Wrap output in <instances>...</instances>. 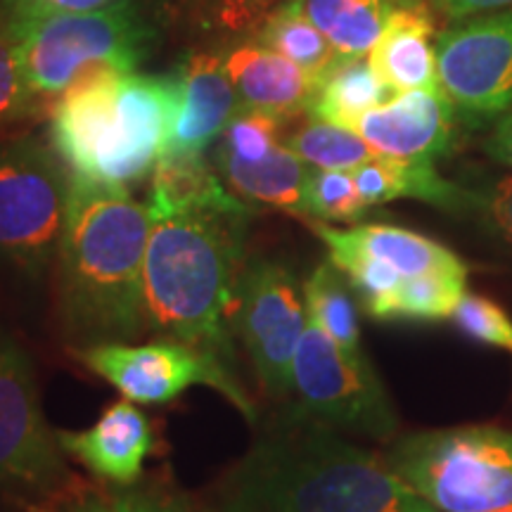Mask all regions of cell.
Segmentation results:
<instances>
[{
    "label": "cell",
    "instance_id": "cell-1",
    "mask_svg": "<svg viewBox=\"0 0 512 512\" xmlns=\"http://www.w3.org/2000/svg\"><path fill=\"white\" fill-rule=\"evenodd\" d=\"M219 512H439L384 456L292 408L254 439L221 489Z\"/></svg>",
    "mask_w": 512,
    "mask_h": 512
},
{
    "label": "cell",
    "instance_id": "cell-2",
    "mask_svg": "<svg viewBox=\"0 0 512 512\" xmlns=\"http://www.w3.org/2000/svg\"><path fill=\"white\" fill-rule=\"evenodd\" d=\"M152 219L121 185L72 176L55 259L57 316L72 349L147 332L143 268Z\"/></svg>",
    "mask_w": 512,
    "mask_h": 512
},
{
    "label": "cell",
    "instance_id": "cell-3",
    "mask_svg": "<svg viewBox=\"0 0 512 512\" xmlns=\"http://www.w3.org/2000/svg\"><path fill=\"white\" fill-rule=\"evenodd\" d=\"M252 209H192L152 221L143 294L147 330L207 351L233 370L235 285Z\"/></svg>",
    "mask_w": 512,
    "mask_h": 512
},
{
    "label": "cell",
    "instance_id": "cell-4",
    "mask_svg": "<svg viewBox=\"0 0 512 512\" xmlns=\"http://www.w3.org/2000/svg\"><path fill=\"white\" fill-rule=\"evenodd\" d=\"M171 121L169 74L98 72L50 107V147L72 176L128 188L152 174Z\"/></svg>",
    "mask_w": 512,
    "mask_h": 512
},
{
    "label": "cell",
    "instance_id": "cell-5",
    "mask_svg": "<svg viewBox=\"0 0 512 512\" xmlns=\"http://www.w3.org/2000/svg\"><path fill=\"white\" fill-rule=\"evenodd\" d=\"M5 24L17 43L24 79L48 114L86 76L131 74L159 38L157 19L140 0H117L91 12H64Z\"/></svg>",
    "mask_w": 512,
    "mask_h": 512
},
{
    "label": "cell",
    "instance_id": "cell-6",
    "mask_svg": "<svg viewBox=\"0 0 512 512\" xmlns=\"http://www.w3.org/2000/svg\"><path fill=\"white\" fill-rule=\"evenodd\" d=\"M384 460L439 512H494L512 505V432L453 427L396 439Z\"/></svg>",
    "mask_w": 512,
    "mask_h": 512
},
{
    "label": "cell",
    "instance_id": "cell-7",
    "mask_svg": "<svg viewBox=\"0 0 512 512\" xmlns=\"http://www.w3.org/2000/svg\"><path fill=\"white\" fill-rule=\"evenodd\" d=\"M69 192L72 174L53 147L31 138L0 145V264L27 278L55 266Z\"/></svg>",
    "mask_w": 512,
    "mask_h": 512
},
{
    "label": "cell",
    "instance_id": "cell-8",
    "mask_svg": "<svg viewBox=\"0 0 512 512\" xmlns=\"http://www.w3.org/2000/svg\"><path fill=\"white\" fill-rule=\"evenodd\" d=\"M74 477L57 432L43 418L29 351L0 330V491L29 508Z\"/></svg>",
    "mask_w": 512,
    "mask_h": 512
},
{
    "label": "cell",
    "instance_id": "cell-9",
    "mask_svg": "<svg viewBox=\"0 0 512 512\" xmlns=\"http://www.w3.org/2000/svg\"><path fill=\"white\" fill-rule=\"evenodd\" d=\"M297 406L335 430L392 439L399 427L392 399L366 354H349L309 320L292 366Z\"/></svg>",
    "mask_w": 512,
    "mask_h": 512
},
{
    "label": "cell",
    "instance_id": "cell-10",
    "mask_svg": "<svg viewBox=\"0 0 512 512\" xmlns=\"http://www.w3.org/2000/svg\"><path fill=\"white\" fill-rule=\"evenodd\" d=\"M306 325L304 287L290 268L266 256L245 261L235 285L233 328L261 387L275 399L292 392L294 356Z\"/></svg>",
    "mask_w": 512,
    "mask_h": 512
},
{
    "label": "cell",
    "instance_id": "cell-11",
    "mask_svg": "<svg viewBox=\"0 0 512 512\" xmlns=\"http://www.w3.org/2000/svg\"><path fill=\"white\" fill-rule=\"evenodd\" d=\"M76 361L100 375L124 394V399L147 406L174 401L195 384L219 389L230 403L256 422L252 401L242 392L233 370L190 344L171 337H159L147 344L107 342L95 347L72 349Z\"/></svg>",
    "mask_w": 512,
    "mask_h": 512
},
{
    "label": "cell",
    "instance_id": "cell-12",
    "mask_svg": "<svg viewBox=\"0 0 512 512\" xmlns=\"http://www.w3.org/2000/svg\"><path fill=\"white\" fill-rule=\"evenodd\" d=\"M441 93L472 119L512 107V8L479 15L437 38Z\"/></svg>",
    "mask_w": 512,
    "mask_h": 512
},
{
    "label": "cell",
    "instance_id": "cell-13",
    "mask_svg": "<svg viewBox=\"0 0 512 512\" xmlns=\"http://www.w3.org/2000/svg\"><path fill=\"white\" fill-rule=\"evenodd\" d=\"M169 81L174 88V121L164 152H204L211 140L223 136L240 110L223 55L209 50L188 53L171 69Z\"/></svg>",
    "mask_w": 512,
    "mask_h": 512
},
{
    "label": "cell",
    "instance_id": "cell-14",
    "mask_svg": "<svg viewBox=\"0 0 512 512\" xmlns=\"http://www.w3.org/2000/svg\"><path fill=\"white\" fill-rule=\"evenodd\" d=\"M456 107L441 91L396 93L358 119L354 131L377 155L437 159L451 150Z\"/></svg>",
    "mask_w": 512,
    "mask_h": 512
},
{
    "label": "cell",
    "instance_id": "cell-15",
    "mask_svg": "<svg viewBox=\"0 0 512 512\" xmlns=\"http://www.w3.org/2000/svg\"><path fill=\"white\" fill-rule=\"evenodd\" d=\"M57 441L67 456L86 465L100 482L117 486L140 482L145 458L155 446L150 420L128 399L112 403L91 430H57Z\"/></svg>",
    "mask_w": 512,
    "mask_h": 512
},
{
    "label": "cell",
    "instance_id": "cell-16",
    "mask_svg": "<svg viewBox=\"0 0 512 512\" xmlns=\"http://www.w3.org/2000/svg\"><path fill=\"white\" fill-rule=\"evenodd\" d=\"M223 64L242 110H261L283 119L309 110L316 81L275 50L247 41L230 48Z\"/></svg>",
    "mask_w": 512,
    "mask_h": 512
},
{
    "label": "cell",
    "instance_id": "cell-17",
    "mask_svg": "<svg viewBox=\"0 0 512 512\" xmlns=\"http://www.w3.org/2000/svg\"><path fill=\"white\" fill-rule=\"evenodd\" d=\"M368 62L394 93L441 91L434 19L427 3L396 10L368 53Z\"/></svg>",
    "mask_w": 512,
    "mask_h": 512
},
{
    "label": "cell",
    "instance_id": "cell-18",
    "mask_svg": "<svg viewBox=\"0 0 512 512\" xmlns=\"http://www.w3.org/2000/svg\"><path fill=\"white\" fill-rule=\"evenodd\" d=\"M309 228L320 242H339L358 252L373 256L401 278L422 273L456 271L467 273L465 261L441 242L425 238L415 230L389 226V223H363L354 228H335L325 221H309Z\"/></svg>",
    "mask_w": 512,
    "mask_h": 512
},
{
    "label": "cell",
    "instance_id": "cell-19",
    "mask_svg": "<svg viewBox=\"0 0 512 512\" xmlns=\"http://www.w3.org/2000/svg\"><path fill=\"white\" fill-rule=\"evenodd\" d=\"M351 174H354L356 188L368 209L401 200V197L427 202L444 211H463L475 202L470 192L439 176L432 159H396L375 155Z\"/></svg>",
    "mask_w": 512,
    "mask_h": 512
},
{
    "label": "cell",
    "instance_id": "cell-20",
    "mask_svg": "<svg viewBox=\"0 0 512 512\" xmlns=\"http://www.w3.org/2000/svg\"><path fill=\"white\" fill-rule=\"evenodd\" d=\"M216 166L226 181V188L240 195L242 200L304 216L311 166L285 143L275 145L266 157L256 162H245V159L216 150Z\"/></svg>",
    "mask_w": 512,
    "mask_h": 512
},
{
    "label": "cell",
    "instance_id": "cell-21",
    "mask_svg": "<svg viewBox=\"0 0 512 512\" xmlns=\"http://www.w3.org/2000/svg\"><path fill=\"white\" fill-rule=\"evenodd\" d=\"M245 204L221 183V176L211 169L202 152H164L152 169L150 219L181 214L192 209H228Z\"/></svg>",
    "mask_w": 512,
    "mask_h": 512
},
{
    "label": "cell",
    "instance_id": "cell-22",
    "mask_svg": "<svg viewBox=\"0 0 512 512\" xmlns=\"http://www.w3.org/2000/svg\"><path fill=\"white\" fill-rule=\"evenodd\" d=\"M27 512H190L181 491L162 482H136L117 486L86 482L76 475L46 501L29 505Z\"/></svg>",
    "mask_w": 512,
    "mask_h": 512
},
{
    "label": "cell",
    "instance_id": "cell-23",
    "mask_svg": "<svg viewBox=\"0 0 512 512\" xmlns=\"http://www.w3.org/2000/svg\"><path fill=\"white\" fill-rule=\"evenodd\" d=\"M342 57H368L389 17L427 0H294Z\"/></svg>",
    "mask_w": 512,
    "mask_h": 512
},
{
    "label": "cell",
    "instance_id": "cell-24",
    "mask_svg": "<svg viewBox=\"0 0 512 512\" xmlns=\"http://www.w3.org/2000/svg\"><path fill=\"white\" fill-rule=\"evenodd\" d=\"M394 95L392 88L370 67L368 57H342L316 81L306 112L311 119L354 128L363 114Z\"/></svg>",
    "mask_w": 512,
    "mask_h": 512
},
{
    "label": "cell",
    "instance_id": "cell-25",
    "mask_svg": "<svg viewBox=\"0 0 512 512\" xmlns=\"http://www.w3.org/2000/svg\"><path fill=\"white\" fill-rule=\"evenodd\" d=\"M254 41L299 64L313 81L342 60L323 31L299 10L294 0H285L261 19Z\"/></svg>",
    "mask_w": 512,
    "mask_h": 512
},
{
    "label": "cell",
    "instance_id": "cell-26",
    "mask_svg": "<svg viewBox=\"0 0 512 512\" xmlns=\"http://www.w3.org/2000/svg\"><path fill=\"white\" fill-rule=\"evenodd\" d=\"M306 316L349 354H363L351 283L332 261L318 264L304 283Z\"/></svg>",
    "mask_w": 512,
    "mask_h": 512
},
{
    "label": "cell",
    "instance_id": "cell-27",
    "mask_svg": "<svg viewBox=\"0 0 512 512\" xmlns=\"http://www.w3.org/2000/svg\"><path fill=\"white\" fill-rule=\"evenodd\" d=\"M467 273L437 271L406 278L375 320H415L434 323L451 318L467 292Z\"/></svg>",
    "mask_w": 512,
    "mask_h": 512
},
{
    "label": "cell",
    "instance_id": "cell-28",
    "mask_svg": "<svg viewBox=\"0 0 512 512\" xmlns=\"http://www.w3.org/2000/svg\"><path fill=\"white\" fill-rule=\"evenodd\" d=\"M285 145L313 169L323 171H354L377 155L354 128L320 119H311L294 131Z\"/></svg>",
    "mask_w": 512,
    "mask_h": 512
},
{
    "label": "cell",
    "instance_id": "cell-29",
    "mask_svg": "<svg viewBox=\"0 0 512 512\" xmlns=\"http://www.w3.org/2000/svg\"><path fill=\"white\" fill-rule=\"evenodd\" d=\"M43 112L46 107L24 79L15 38L8 24L0 19V133L15 131L29 121H36Z\"/></svg>",
    "mask_w": 512,
    "mask_h": 512
},
{
    "label": "cell",
    "instance_id": "cell-30",
    "mask_svg": "<svg viewBox=\"0 0 512 512\" xmlns=\"http://www.w3.org/2000/svg\"><path fill=\"white\" fill-rule=\"evenodd\" d=\"M368 211L351 171H311L306 211L318 221H358Z\"/></svg>",
    "mask_w": 512,
    "mask_h": 512
},
{
    "label": "cell",
    "instance_id": "cell-31",
    "mask_svg": "<svg viewBox=\"0 0 512 512\" xmlns=\"http://www.w3.org/2000/svg\"><path fill=\"white\" fill-rule=\"evenodd\" d=\"M283 117L261 112V110H240L230 119V124L223 131V140L219 150L228 155L256 162L266 157L275 145H280V133L285 126Z\"/></svg>",
    "mask_w": 512,
    "mask_h": 512
},
{
    "label": "cell",
    "instance_id": "cell-32",
    "mask_svg": "<svg viewBox=\"0 0 512 512\" xmlns=\"http://www.w3.org/2000/svg\"><path fill=\"white\" fill-rule=\"evenodd\" d=\"M451 320L465 337L512 354V320L494 299L465 292L456 311L451 313Z\"/></svg>",
    "mask_w": 512,
    "mask_h": 512
},
{
    "label": "cell",
    "instance_id": "cell-33",
    "mask_svg": "<svg viewBox=\"0 0 512 512\" xmlns=\"http://www.w3.org/2000/svg\"><path fill=\"white\" fill-rule=\"evenodd\" d=\"M112 3L117 0H3V19L19 22V19L64 15V12H91Z\"/></svg>",
    "mask_w": 512,
    "mask_h": 512
},
{
    "label": "cell",
    "instance_id": "cell-34",
    "mask_svg": "<svg viewBox=\"0 0 512 512\" xmlns=\"http://www.w3.org/2000/svg\"><path fill=\"white\" fill-rule=\"evenodd\" d=\"M482 207L505 240L512 242V176L501 178L484 195Z\"/></svg>",
    "mask_w": 512,
    "mask_h": 512
},
{
    "label": "cell",
    "instance_id": "cell-35",
    "mask_svg": "<svg viewBox=\"0 0 512 512\" xmlns=\"http://www.w3.org/2000/svg\"><path fill=\"white\" fill-rule=\"evenodd\" d=\"M434 3L453 19H465L482 15V12L512 8V0H434Z\"/></svg>",
    "mask_w": 512,
    "mask_h": 512
},
{
    "label": "cell",
    "instance_id": "cell-36",
    "mask_svg": "<svg viewBox=\"0 0 512 512\" xmlns=\"http://www.w3.org/2000/svg\"><path fill=\"white\" fill-rule=\"evenodd\" d=\"M486 152L498 164H505L512 169V110H508V114H503L498 119L494 133H491L489 143H486Z\"/></svg>",
    "mask_w": 512,
    "mask_h": 512
},
{
    "label": "cell",
    "instance_id": "cell-37",
    "mask_svg": "<svg viewBox=\"0 0 512 512\" xmlns=\"http://www.w3.org/2000/svg\"><path fill=\"white\" fill-rule=\"evenodd\" d=\"M494 512H512V505H510V508H503V510H494Z\"/></svg>",
    "mask_w": 512,
    "mask_h": 512
}]
</instances>
